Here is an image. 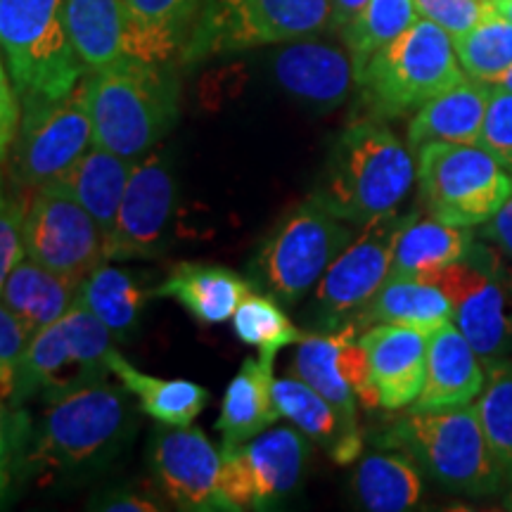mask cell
Segmentation results:
<instances>
[{
  "label": "cell",
  "mask_w": 512,
  "mask_h": 512,
  "mask_svg": "<svg viewBox=\"0 0 512 512\" xmlns=\"http://www.w3.org/2000/svg\"><path fill=\"white\" fill-rule=\"evenodd\" d=\"M126 394L105 380L50 399L29 432L22 470L55 482L105 467L136 432V411Z\"/></svg>",
  "instance_id": "1"
},
{
  "label": "cell",
  "mask_w": 512,
  "mask_h": 512,
  "mask_svg": "<svg viewBox=\"0 0 512 512\" xmlns=\"http://www.w3.org/2000/svg\"><path fill=\"white\" fill-rule=\"evenodd\" d=\"M415 176L411 150L392 128L377 119H361L339 133L313 200L361 228L399 211Z\"/></svg>",
  "instance_id": "2"
},
{
  "label": "cell",
  "mask_w": 512,
  "mask_h": 512,
  "mask_svg": "<svg viewBox=\"0 0 512 512\" xmlns=\"http://www.w3.org/2000/svg\"><path fill=\"white\" fill-rule=\"evenodd\" d=\"M169 67L124 57L86 72L95 145L138 162L162 143L178 119V81Z\"/></svg>",
  "instance_id": "3"
},
{
  "label": "cell",
  "mask_w": 512,
  "mask_h": 512,
  "mask_svg": "<svg viewBox=\"0 0 512 512\" xmlns=\"http://www.w3.org/2000/svg\"><path fill=\"white\" fill-rule=\"evenodd\" d=\"M384 444L406 453L434 482L456 494L491 496L508 484L486 444L475 403L411 411L389 430Z\"/></svg>",
  "instance_id": "4"
},
{
  "label": "cell",
  "mask_w": 512,
  "mask_h": 512,
  "mask_svg": "<svg viewBox=\"0 0 512 512\" xmlns=\"http://www.w3.org/2000/svg\"><path fill=\"white\" fill-rule=\"evenodd\" d=\"M0 53L24 100H60L86 67L72 46L64 0H0Z\"/></svg>",
  "instance_id": "5"
},
{
  "label": "cell",
  "mask_w": 512,
  "mask_h": 512,
  "mask_svg": "<svg viewBox=\"0 0 512 512\" xmlns=\"http://www.w3.org/2000/svg\"><path fill=\"white\" fill-rule=\"evenodd\" d=\"M451 34L430 19H418L384 46L356 86L377 117H401L465 79Z\"/></svg>",
  "instance_id": "6"
},
{
  "label": "cell",
  "mask_w": 512,
  "mask_h": 512,
  "mask_svg": "<svg viewBox=\"0 0 512 512\" xmlns=\"http://www.w3.org/2000/svg\"><path fill=\"white\" fill-rule=\"evenodd\" d=\"M354 240L351 223L337 219L323 204H297L264 240L249 264L254 290L271 294L283 306H297L309 297L328 266Z\"/></svg>",
  "instance_id": "7"
},
{
  "label": "cell",
  "mask_w": 512,
  "mask_h": 512,
  "mask_svg": "<svg viewBox=\"0 0 512 512\" xmlns=\"http://www.w3.org/2000/svg\"><path fill=\"white\" fill-rule=\"evenodd\" d=\"M112 351V330L76 302L60 320L31 335L15 373L12 403L24 406L36 394L50 401L105 382Z\"/></svg>",
  "instance_id": "8"
},
{
  "label": "cell",
  "mask_w": 512,
  "mask_h": 512,
  "mask_svg": "<svg viewBox=\"0 0 512 512\" xmlns=\"http://www.w3.org/2000/svg\"><path fill=\"white\" fill-rule=\"evenodd\" d=\"M328 29L330 0H204L181 62L313 38Z\"/></svg>",
  "instance_id": "9"
},
{
  "label": "cell",
  "mask_w": 512,
  "mask_h": 512,
  "mask_svg": "<svg viewBox=\"0 0 512 512\" xmlns=\"http://www.w3.org/2000/svg\"><path fill=\"white\" fill-rule=\"evenodd\" d=\"M418 190L432 219L482 226L512 195V178L479 145L430 143L418 150Z\"/></svg>",
  "instance_id": "10"
},
{
  "label": "cell",
  "mask_w": 512,
  "mask_h": 512,
  "mask_svg": "<svg viewBox=\"0 0 512 512\" xmlns=\"http://www.w3.org/2000/svg\"><path fill=\"white\" fill-rule=\"evenodd\" d=\"M413 214H384L361 226L313 287L306 320L313 332H332L351 323L387 283L394 247Z\"/></svg>",
  "instance_id": "11"
},
{
  "label": "cell",
  "mask_w": 512,
  "mask_h": 512,
  "mask_svg": "<svg viewBox=\"0 0 512 512\" xmlns=\"http://www.w3.org/2000/svg\"><path fill=\"white\" fill-rule=\"evenodd\" d=\"M465 259L441 268L425 283L439 285L451 299L453 323L470 339L484 363L512 351V283L494 254L482 245Z\"/></svg>",
  "instance_id": "12"
},
{
  "label": "cell",
  "mask_w": 512,
  "mask_h": 512,
  "mask_svg": "<svg viewBox=\"0 0 512 512\" xmlns=\"http://www.w3.org/2000/svg\"><path fill=\"white\" fill-rule=\"evenodd\" d=\"M12 145L19 183L38 190L60 181L95 145L83 79L60 100H24Z\"/></svg>",
  "instance_id": "13"
},
{
  "label": "cell",
  "mask_w": 512,
  "mask_h": 512,
  "mask_svg": "<svg viewBox=\"0 0 512 512\" xmlns=\"http://www.w3.org/2000/svg\"><path fill=\"white\" fill-rule=\"evenodd\" d=\"M309 437L292 427H268L247 444L221 451V489L233 512L278 508L302 482Z\"/></svg>",
  "instance_id": "14"
},
{
  "label": "cell",
  "mask_w": 512,
  "mask_h": 512,
  "mask_svg": "<svg viewBox=\"0 0 512 512\" xmlns=\"http://www.w3.org/2000/svg\"><path fill=\"white\" fill-rule=\"evenodd\" d=\"M22 238L29 259L57 273L86 278L107 261L100 226L60 181L36 190L24 209Z\"/></svg>",
  "instance_id": "15"
},
{
  "label": "cell",
  "mask_w": 512,
  "mask_h": 512,
  "mask_svg": "<svg viewBox=\"0 0 512 512\" xmlns=\"http://www.w3.org/2000/svg\"><path fill=\"white\" fill-rule=\"evenodd\" d=\"M176 209V178L162 150L133 164L117 219L105 238V259H155L164 252Z\"/></svg>",
  "instance_id": "16"
},
{
  "label": "cell",
  "mask_w": 512,
  "mask_h": 512,
  "mask_svg": "<svg viewBox=\"0 0 512 512\" xmlns=\"http://www.w3.org/2000/svg\"><path fill=\"white\" fill-rule=\"evenodd\" d=\"M358 335L361 328L356 323L332 332H306L292 363L294 377L316 389L349 420H356L358 403L366 408L380 406Z\"/></svg>",
  "instance_id": "17"
},
{
  "label": "cell",
  "mask_w": 512,
  "mask_h": 512,
  "mask_svg": "<svg viewBox=\"0 0 512 512\" xmlns=\"http://www.w3.org/2000/svg\"><path fill=\"white\" fill-rule=\"evenodd\" d=\"M223 456L209 437L192 427L157 430L152 470L176 508L190 512H233L221 489Z\"/></svg>",
  "instance_id": "18"
},
{
  "label": "cell",
  "mask_w": 512,
  "mask_h": 512,
  "mask_svg": "<svg viewBox=\"0 0 512 512\" xmlns=\"http://www.w3.org/2000/svg\"><path fill=\"white\" fill-rule=\"evenodd\" d=\"M430 335L427 330L392 323H375L361 330L358 342L366 349L370 382L380 408L399 411L418 401L425 384Z\"/></svg>",
  "instance_id": "19"
},
{
  "label": "cell",
  "mask_w": 512,
  "mask_h": 512,
  "mask_svg": "<svg viewBox=\"0 0 512 512\" xmlns=\"http://www.w3.org/2000/svg\"><path fill=\"white\" fill-rule=\"evenodd\" d=\"M486 382L484 361L453 320H446L430 335L425 384L413 411L470 406Z\"/></svg>",
  "instance_id": "20"
},
{
  "label": "cell",
  "mask_w": 512,
  "mask_h": 512,
  "mask_svg": "<svg viewBox=\"0 0 512 512\" xmlns=\"http://www.w3.org/2000/svg\"><path fill=\"white\" fill-rule=\"evenodd\" d=\"M278 86L294 98L316 107H337L347 100L356 83L349 53L328 43L299 38L273 57Z\"/></svg>",
  "instance_id": "21"
},
{
  "label": "cell",
  "mask_w": 512,
  "mask_h": 512,
  "mask_svg": "<svg viewBox=\"0 0 512 512\" xmlns=\"http://www.w3.org/2000/svg\"><path fill=\"white\" fill-rule=\"evenodd\" d=\"M126 10V57L147 64L181 60L204 0H121Z\"/></svg>",
  "instance_id": "22"
},
{
  "label": "cell",
  "mask_w": 512,
  "mask_h": 512,
  "mask_svg": "<svg viewBox=\"0 0 512 512\" xmlns=\"http://www.w3.org/2000/svg\"><path fill=\"white\" fill-rule=\"evenodd\" d=\"M273 396L283 418L302 430L311 441L323 446L339 465H349L361 456L358 420H349L328 399L299 377H283L273 382Z\"/></svg>",
  "instance_id": "23"
},
{
  "label": "cell",
  "mask_w": 512,
  "mask_h": 512,
  "mask_svg": "<svg viewBox=\"0 0 512 512\" xmlns=\"http://www.w3.org/2000/svg\"><path fill=\"white\" fill-rule=\"evenodd\" d=\"M252 290L249 280L226 266L181 261L152 294L174 299L200 325H219L233 318L242 299Z\"/></svg>",
  "instance_id": "24"
},
{
  "label": "cell",
  "mask_w": 512,
  "mask_h": 512,
  "mask_svg": "<svg viewBox=\"0 0 512 512\" xmlns=\"http://www.w3.org/2000/svg\"><path fill=\"white\" fill-rule=\"evenodd\" d=\"M494 86L465 76L456 86L420 107L408 126V145L420 150L430 143L477 145Z\"/></svg>",
  "instance_id": "25"
},
{
  "label": "cell",
  "mask_w": 512,
  "mask_h": 512,
  "mask_svg": "<svg viewBox=\"0 0 512 512\" xmlns=\"http://www.w3.org/2000/svg\"><path fill=\"white\" fill-rule=\"evenodd\" d=\"M273 361V356L247 358L230 380L216 422V430L223 437L221 451L247 444L283 418L273 396Z\"/></svg>",
  "instance_id": "26"
},
{
  "label": "cell",
  "mask_w": 512,
  "mask_h": 512,
  "mask_svg": "<svg viewBox=\"0 0 512 512\" xmlns=\"http://www.w3.org/2000/svg\"><path fill=\"white\" fill-rule=\"evenodd\" d=\"M83 278L57 273L24 256L5 278L0 299L31 335L60 320L79 299Z\"/></svg>",
  "instance_id": "27"
},
{
  "label": "cell",
  "mask_w": 512,
  "mask_h": 512,
  "mask_svg": "<svg viewBox=\"0 0 512 512\" xmlns=\"http://www.w3.org/2000/svg\"><path fill=\"white\" fill-rule=\"evenodd\" d=\"M472 245L475 240L467 228L413 214L396 240L387 280H427L441 268L465 259Z\"/></svg>",
  "instance_id": "28"
},
{
  "label": "cell",
  "mask_w": 512,
  "mask_h": 512,
  "mask_svg": "<svg viewBox=\"0 0 512 512\" xmlns=\"http://www.w3.org/2000/svg\"><path fill=\"white\" fill-rule=\"evenodd\" d=\"M110 373L119 377L121 387L133 394L140 403V411L166 427H188L207 408L209 392L202 384L190 380H162L145 375L133 366L117 349L110 354Z\"/></svg>",
  "instance_id": "29"
},
{
  "label": "cell",
  "mask_w": 512,
  "mask_h": 512,
  "mask_svg": "<svg viewBox=\"0 0 512 512\" xmlns=\"http://www.w3.org/2000/svg\"><path fill=\"white\" fill-rule=\"evenodd\" d=\"M72 46L86 72L126 57V10L121 0H64Z\"/></svg>",
  "instance_id": "30"
},
{
  "label": "cell",
  "mask_w": 512,
  "mask_h": 512,
  "mask_svg": "<svg viewBox=\"0 0 512 512\" xmlns=\"http://www.w3.org/2000/svg\"><path fill=\"white\" fill-rule=\"evenodd\" d=\"M133 164L136 162H131V159H124L105 150V147L93 145L60 178L64 188L72 192L76 200L81 202V207L93 216L105 238L110 235L114 219H117Z\"/></svg>",
  "instance_id": "31"
},
{
  "label": "cell",
  "mask_w": 512,
  "mask_h": 512,
  "mask_svg": "<svg viewBox=\"0 0 512 512\" xmlns=\"http://www.w3.org/2000/svg\"><path fill=\"white\" fill-rule=\"evenodd\" d=\"M451 318V299L439 285L425 280H387L351 323L361 330L375 323H392L434 332Z\"/></svg>",
  "instance_id": "32"
},
{
  "label": "cell",
  "mask_w": 512,
  "mask_h": 512,
  "mask_svg": "<svg viewBox=\"0 0 512 512\" xmlns=\"http://www.w3.org/2000/svg\"><path fill=\"white\" fill-rule=\"evenodd\" d=\"M147 297L150 294L140 287L133 273L100 264L83 278L76 302L95 313L112 330L114 337L126 339L136 335L140 328Z\"/></svg>",
  "instance_id": "33"
},
{
  "label": "cell",
  "mask_w": 512,
  "mask_h": 512,
  "mask_svg": "<svg viewBox=\"0 0 512 512\" xmlns=\"http://www.w3.org/2000/svg\"><path fill=\"white\" fill-rule=\"evenodd\" d=\"M358 501L373 512H406L420 503L422 477L406 453H373L354 475Z\"/></svg>",
  "instance_id": "34"
},
{
  "label": "cell",
  "mask_w": 512,
  "mask_h": 512,
  "mask_svg": "<svg viewBox=\"0 0 512 512\" xmlns=\"http://www.w3.org/2000/svg\"><path fill=\"white\" fill-rule=\"evenodd\" d=\"M415 0H368L366 8L339 29L347 53L354 62L356 81L368 67V62L384 46L396 41L403 31L418 22Z\"/></svg>",
  "instance_id": "35"
},
{
  "label": "cell",
  "mask_w": 512,
  "mask_h": 512,
  "mask_svg": "<svg viewBox=\"0 0 512 512\" xmlns=\"http://www.w3.org/2000/svg\"><path fill=\"white\" fill-rule=\"evenodd\" d=\"M484 368L486 382L475 411L505 482L512 484V358H496Z\"/></svg>",
  "instance_id": "36"
},
{
  "label": "cell",
  "mask_w": 512,
  "mask_h": 512,
  "mask_svg": "<svg viewBox=\"0 0 512 512\" xmlns=\"http://www.w3.org/2000/svg\"><path fill=\"white\" fill-rule=\"evenodd\" d=\"M463 72L496 86L512 67V22L491 8L472 29L453 38Z\"/></svg>",
  "instance_id": "37"
},
{
  "label": "cell",
  "mask_w": 512,
  "mask_h": 512,
  "mask_svg": "<svg viewBox=\"0 0 512 512\" xmlns=\"http://www.w3.org/2000/svg\"><path fill=\"white\" fill-rule=\"evenodd\" d=\"M233 332L247 347L261 351V356H278L280 349L299 344L306 337L302 328L292 323L283 304L271 294L252 290L233 313Z\"/></svg>",
  "instance_id": "38"
},
{
  "label": "cell",
  "mask_w": 512,
  "mask_h": 512,
  "mask_svg": "<svg viewBox=\"0 0 512 512\" xmlns=\"http://www.w3.org/2000/svg\"><path fill=\"white\" fill-rule=\"evenodd\" d=\"M29 432L27 413L12 403V384H0V505L10 496L15 470L22 467Z\"/></svg>",
  "instance_id": "39"
},
{
  "label": "cell",
  "mask_w": 512,
  "mask_h": 512,
  "mask_svg": "<svg viewBox=\"0 0 512 512\" xmlns=\"http://www.w3.org/2000/svg\"><path fill=\"white\" fill-rule=\"evenodd\" d=\"M477 145L489 152L512 178V93L494 86Z\"/></svg>",
  "instance_id": "40"
},
{
  "label": "cell",
  "mask_w": 512,
  "mask_h": 512,
  "mask_svg": "<svg viewBox=\"0 0 512 512\" xmlns=\"http://www.w3.org/2000/svg\"><path fill=\"white\" fill-rule=\"evenodd\" d=\"M415 8L422 19L439 24L446 34L456 38L475 27L494 8V0H415Z\"/></svg>",
  "instance_id": "41"
},
{
  "label": "cell",
  "mask_w": 512,
  "mask_h": 512,
  "mask_svg": "<svg viewBox=\"0 0 512 512\" xmlns=\"http://www.w3.org/2000/svg\"><path fill=\"white\" fill-rule=\"evenodd\" d=\"M24 207L5 188L3 171H0V290L12 268L27 256L24 252Z\"/></svg>",
  "instance_id": "42"
},
{
  "label": "cell",
  "mask_w": 512,
  "mask_h": 512,
  "mask_svg": "<svg viewBox=\"0 0 512 512\" xmlns=\"http://www.w3.org/2000/svg\"><path fill=\"white\" fill-rule=\"evenodd\" d=\"M29 339L31 332L0 299V384H12L15 389V373Z\"/></svg>",
  "instance_id": "43"
},
{
  "label": "cell",
  "mask_w": 512,
  "mask_h": 512,
  "mask_svg": "<svg viewBox=\"0 0 512 512\" xmlns=\"http://www.w3.org/2000/svg\"><path fill=\"white\" fill-rule=\"evenodd\" d=\"M17 91H12L5 64L0 60V162L8 155L12 140L17 136L19 126V105H17Z\"/></svg>",
  "instance_id": "44"
},
{
  "label": "cell",
  "mask_w": 512,
  "mask_h": 512,
  "mask_svg": "<svg viewBox=\"0 0 512 512\" xmlns=\"http://www.w3.org/2000/svg\"><path fill=\"white\" fill-rule=\"evenodd\" d=\"M482 238L501 249L512 261V195L489 221L482 223Z\"/></svg>",
  "instance_id": "45"
},
{
  "label": "cell",
  "mask_w": 512,
  "mask_h": 512,
  "mask_svg": "<svg viewBox=\"0 0 512 512\" xmlns=\"http://www.w3.org/2000/svg\"><path fill=\"white\" fill-rule=\"evenodd\" d=\"M98 510H107V512H157L162 510V505H157L152 498H147L143 494H136V491H112V494H105L98 503L93 505Z\"/></svg>",
  "instance_id": "46"
},
{
  "label": "cell",
  "mask_w": 512,
  "mask_h": 512,
  "mask_svg": "<svg viewBox=\"0 0 512 512\" xmlns=\"http://www.w3.org/2000/svg\"><path fill=\"white\" fill-rule=\"evenodd\" d=\"M368 0H330L332 8V29H342L344 24L351 22L358 12L366 8Z\"/></svg>",
  "instance_id": "47"
},
{
  "label": "cell",
  "mask_w": 512,
  "mask_h": 512,
  "mask_svg": "<svg viewBox=\"0 0 512 512\" xmlns=\"http://www.w3.org/2000/svg\"><path fill=\"white\" fill-rule=\"evenodd\" d=\"M494 10L512 22V0H494Z\"/></svg>",
  "instance_id": "48"
},
{
  "label": "cell",
  "mask_w": 512,
  "mask_h": 512,
  "mask_svg": "<svg viewBox=\"0 0 512 512\" xmlns=\"http://www.w3.org/2000/svg\"><path fill=\"white\" fill-rule=\"evenodd\" d=\"M496 86H498V88H505V91H510V93H512V67L508 69V72L503 74V79L498 81Z\"/></svg>",
  "instance_id": "49"
},
{
  "label": "cell",
  "mask_w": 512,
  "mask_h": 512,
  "mask_svg": "<svg viewBox=\"0 0 512 512\" xmlns=\"http://www.w3.org/2000/svg\"><path fill=\"white\" fill-rule=\"evenodd\" d=\"M505 508H508V510H512V494H510L508 498H505Z\"/></svg>",
  "instance_id": "50"
}]
</instances>
